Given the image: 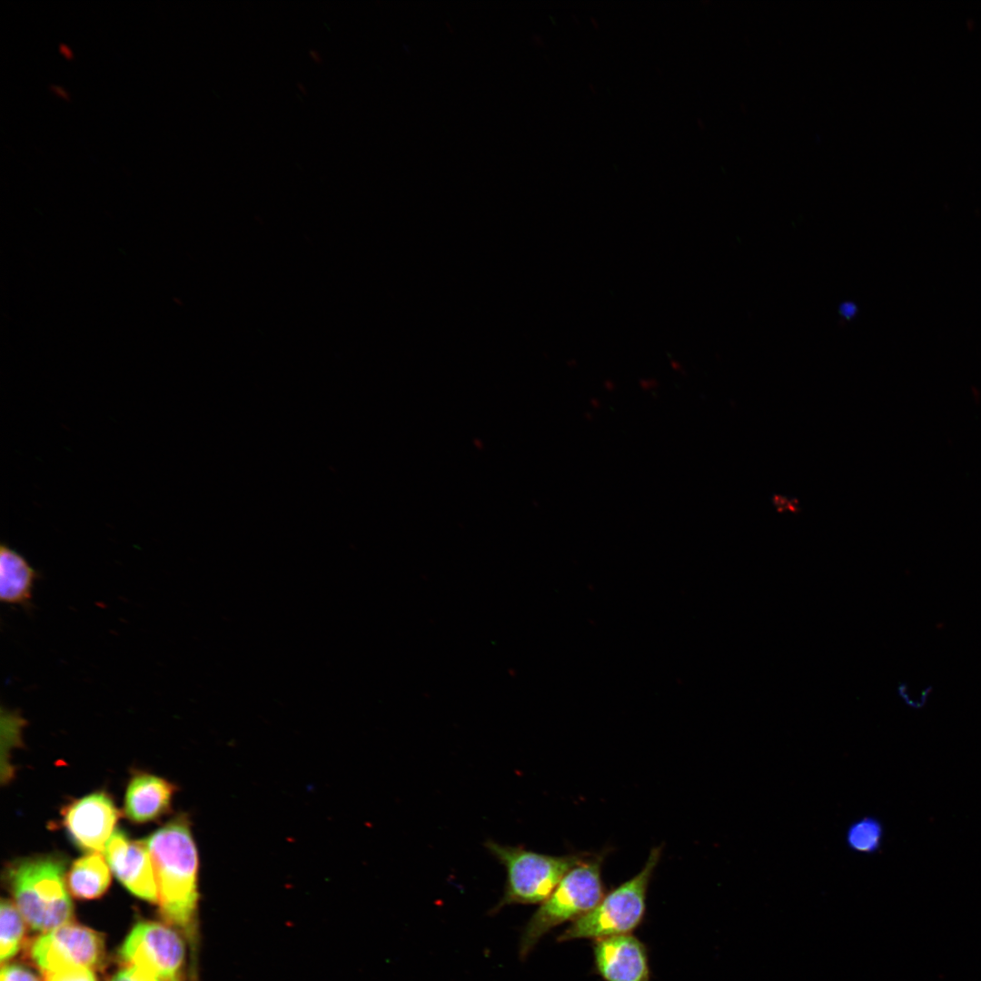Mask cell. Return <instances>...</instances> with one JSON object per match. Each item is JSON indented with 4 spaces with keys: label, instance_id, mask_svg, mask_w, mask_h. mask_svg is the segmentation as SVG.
<instances>
[{
    "label": "cell",
    "instance_id": "obj_7",
    "mask_svg": "<svg viewBox=\"0 0 981 981\" xmlns=\"http://www.w3.org/2000/svg\"><path fill=\"white\" fill-rule=\"evenodd\" d=\"M26 955L42 975L70 966L102 969L106 961L103 935L72 922L35 937L27 945Z\"/></svg>",
    "mask_w": 981,
    "mask_h": 981
},
{
    "label": "cell",
    "instance_id": "obj_18",
    "mask_svg": "<svg viewBox=\"0 0 981 981\" xmlns=\"http://www.w3.org/2000/svg\"><path fill=\"white\" fill-rule=\"evenodd\" d=\"M0 981H40L29 968L17 964L2 966Z\"/></svg>",
    "mask_w": 981,
    "mask_h": 981
},
{
    "label": "cell",
    "instance_id": "obj_11",
    "mask_svg": "<svg viewBox=\"0 0 981 981\" xmlns=\"http://www.w3.org/2000/svg\"><path fill=\"white\" fill-rule=\"evenodd\" d=\"M174 791L175 786L166 779L138 772L126 788L124 814L136 824L155 821L169 812Z\"/></svg>",
    "mask_w": 981,
    "mask_h": 981
},
{
    "label": "cell",
    "instance_id": "obj_15",
    "mask_svg": "<svg viewBox=\"0 0 981 981\" xmlns=\"http://www.w3.org/2000/svg\"><path fill=\"white\" fill-rule=\"evenodd\" d=\"M884 829L881 822L873 817H864L852 822L846 832L848 847L857 853L871 854L877 851L883 842Z\"/></svg>",
    "mask_w": 981,
    "mask_h": 981
},
{
    "label": "cell",
    "instance_id": "obj_10",
    "mask_svg": "<svg viewBox=\"0 0 981 981\" xmlns=\"http://www.w3.org/2000/svg\"><path fill=\"white\" fill-rule=\"evenodd\" d=\"M593 956L605 981H650L646 947L631 934L594 940Z\"/></svg>",
    "mask_w": 981,
    "mask_h": 981
},
{
    "label": "cell",
    "instance_id": "obj_9",
    "mask_svg": "<svg viewBox=\"0 0 981 981\" xmlns=\"http://www.w3.org/2000/svg\"><path fill=\"white\" fill-rule=\"evenodd\" d=\"M104 852L111 870L125 888L144 900L158 902L155 876L144 840H131L122 830H114Z\"/></svg>",
    "mask_w": 981,
    "mask_h": 981
},
{
    "label": "cell",
    "instance_id": "obj_12",
    "mask_svg": "<svg viewBox=\"0 0 981 981\" xmlns=\"http://www.w3.org/2000/svg\"><path fill=\"white\" fill-rule=\"evenodd\" d=\"M36 572L26 559L5 544L0 547V600L3 603L28 607Z\"/></svg>",
    "mask_w": 981,
    "mask_h": 981
},
{
    "label": "cell",
    "instance_id": "obj_13",
    "mask_svg": "<svg viewBox=\"0 0 981 981\" xmlns=\"http://www.w3.org/2000/svg\"><path fill=\"white\" fill-rule=\"evenodd\" d=\"M69 892L77 899L101 897L111 883V873L104 857L98 852L87 853L75 859L66 873Z\"/></svg>",
    "mask_w": 981,
    "mask_h": 981
},
{
    "label": "cell",
    "instance_id": "obj_16",
    "mask_svg": "<svg viewBox=\"0 0 981 981\" xmlns=\"http://www.w3.org/2000/svg\"><path fill=\"white\" fill-rule=\"evenodd\" d=\"M44 981H97L94 970L83 966H70L43 974Z\"/></svg>",
    "mask_w": 981,
    "mask_h": 981
},
{
    "label": "cell",
    "instance_id": "obj_8",
    "mask_svg": "<svg viewBox=\"0 0 981 981\" xmlns=\"http://www.w3.org/2000/svg\"><path fill=\"white\" fill-rule=\"evenodd\" d=\"M61 813L63 825L74 844L88 853L104 851L121 816L113 798L104 791L74 799Z\"/></svg>",
    "mask_w": 981,
    "mask_h": 981
},
{
    "label": "cell",
    "instance_id": "obj_20",
    "mask_svg": "<svg viewBox=\"0 0 981 981\" xmlns=\"http://www.w3.org/2000/svg\"><path fill=\"white\" fill-rule=\"evenodd\" d=\"M50 90L54 94L58 95L59 97H61L63 99H66V100L69 99L68 92L64 87H62L60 85L52 84V85H50Z\"/></svg>",
    "mask_w": 981,
    "mask_h": 981
},
{
    "label": "cell",
    "instance_id": "obj_17",
    "mask_svg": "<svg viewBox=\"0 0 981 981\" xmlns=\"http://www.w3.org/2000/svg\"><path fill=\"white\" fill-rule=\"evenodd\" d=\"M109 981H164L152 972L140 966L124 965Z\"/></svg>",
    "mask_w": 981,
    "mask_h": 981
},
{
    "label": "cell",
    "instance_id": "obj_6",
    "mask_svg": "<svg viewBox=\"0 0 981 981\" xmlns=\"http://www.w3.org/2000/svg\"><path fill=\"white\" fill-rule=\"evenodd\" d=\"M184 942L183 935L169 925L142 921L124 939L119 957L123 965L140 966L164 981H186Z\"/></svg>",
    "mask_w": 981,
    "mask_h": 981
},
{
    "label": "cell",
    "instance_id": "obj_5",
    "mask_svg": "<svg viewBox=\"0 0 981 981\" xmlns=\"http://www.w3.org/2000/svg\"><path fill=\"white\" fill-rule=\"evenodd\" d=\"M662 847L651 849L642 869L608 894L598 905L558 936V941L593 940L631 934L643 920L648 887L661 857Z\"/></svg>",
    "mask_w": 981,
    "mask_h": 981
},
{
    "label": "cell",
    "instance_id": "obj_3",
    "mask_svg": "<svg viewBox=\"0 0 981 981\" xmlns=\"http://www.w3.org/2000/svg\"><path fill=\"white\" fill-rule=\"evenodd\" d=\"M603 859V854L584 856L565 874L526 924L519 946L521 959L552 928L575 921L598 905L605 895L601 877Z\"/></svg>",
    "mask_w": 981,
    "mask_h": 981
},
{
    "label": "cell",
    "instance_id": "obj_19",
    "mask_svg": "<svg viewBox=\"0 0 981 981\" xmlns=\"http://www.w3.org/2000/svg\"><path fill=\"white\" fill-rule=\"evenodd\" d=\"M857 312V305L851 302H843L839 306V314L847 320L853 318Z\"/></svg>",
    "mask_w": 981,
    "mask_h": 981
},
{
    "label": "cell",
    "instance_id": "obj_2",
    "mask_svg": "<svg viewBox=\"0 0 981 981\" xmlns=\"http://www.w3.org/2000/svg\"><path fill=\"white\" fill-rule=\"evenodd\" d=\"M65 871L64 857L53 854L18 858L6 866L7 887L33 929L48 932L71 922L74 907Z\"/></svg>",
    "mask_w": 981,
    "mask_h": 981
},
{
    "label": "cell",
    "instance_id": "obj_1",
    "mask_svg": "<svg viewBox=\"0 0 981 981\" xmlns=\"http://www.w3.org/2000/svg\"><path fill=\"white\" fill-rule=\"evenodd\" d=\"M144 842L155 876L160 914L167 925L185 938L195 973L200 938L199 857L188 818L185 815L176 816L151 834Z\"/></svg>",
    "mask_w": 981,
    "mask_h": 981
},
{
    "label": "cell",
    "instance_id": "obj_21",
    "mask_svg": "<svg viewBox=\"0 0 981 981\" xmlns=\"http://www.w3.org/2000/svg\"><path fill=\"white\" fill-rule=\"evenodd\" d=\"M58 48H59V52H60V53H61V54H63V55H64V56L65 58H67V59H71L72 57H74V54H73V51H72V49H71V48H70V47H69V46H68V45H67L66 44L61 43V44L59 45Z\"/></svg>",
    "mask_w": 981,
    "mask_h": 981
},
{
    "label": "cell",
    "instance_id": "obj_14",
    "mask_svg": "<svg viewBox=\"0 0 981 981\" xmlns=\"http://www.w3.org/2000/svg\"><path fill=\"white\" fill-rule=\"evenodd\" d=\"M25 919L17 907L3 898L0 906V960L2 964L21 948L25 936Z\"/></svg>",
    "mask_w": 981,
    "mask_h": 981
},
{
    "label": "cell",
    "instance_id": "obj_4",
    "mask_svg": "<svg viewBox=\"0 0 981 981\" xmlns=\"http://www.w3.org/2000/svg\"><path fill=\"white\" fill-rule=\"evenodd\" d=\"M485 846L506 870L503 895L493 912L510 905L541 904L565 874L584 857L582 854L547 855L494 840H488Z\"/></svg>",
    "mask_w": 981,
    "mask_h": 981
}]
</instances>
